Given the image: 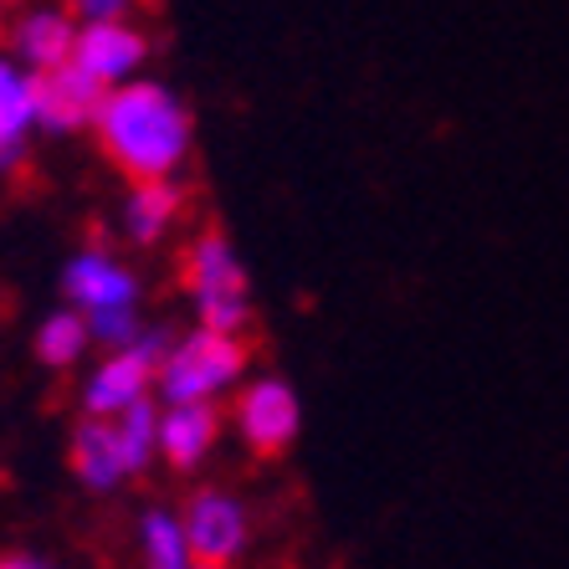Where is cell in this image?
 <instances>
[{"mask_svg":"<svg viewBox=\"0 0 569 569\" xmlns=\"http://www.w3.org/2000/svg\"><path fill=\"white\" fill-rule=\"evenodd\" d=\"M72 472L88 482L93 492H108L113 482H123V451H119V431L108 416H88L72 431Z\"/></svg>","mask_w":569,"mask_h":569,"instance_id":"11","label":"cell"},{"mask_svg":"<svg viewBox=\"0 0 569 569\" xmlns=\"http://www.w3.org/2000/svg\"><path fill=\"white\" fill-rule=\"evenodd\" d=\"M139 549H144V569H190V543L180 529V513L170 508H149L139 518Z\"/></svg>","mask_w":569,"mask_h":569,"instance_id":"15","label":"cell"},{"mask_svg":"<svg viewBox=\"0 0 569 569\" xmlns=\"http://www.w3.org/2000/svg\"><path fill=\"white\" fill-rule=\"evenodd\" d=\"M247 370H252V345H247L241 333L196 329V333H186L180 345H170L154 385L170 406H186V400H216Z\"/></svg>","mask_w":569,"mask_h":569,"instance_id":"3","label":"cell"},{"mask_svg":"<svg viewBox=\"0 0 569 569\" xmlns=\"http://www.w3.org/2000/svg\"><path fill=\"white\" fill-rule=\"evenodd\" d=\"M144 57H149V37L139 27H129L123 16L119 21H82L78 47H72V62L103 88L129 82L144 67Z\"/></svg>","mask_w":569,"mask_h":569,"instance_id":"7","label":"cell"},{"mask_svg":"<svg viewBox=\"0 0 569 569\" xmlns=\"http://www.w3.org/2000/svg\"><path fill=\"white\" fill-rule=\"evenodd\" d=\"M0 569H52V565H41L31 555H0Z\"/></svg>","mask_w":569,"mask_h":569,"instance_id":"20","label":"cell"},{"mask_svg":"<svg viewBox=\"0 0 569 569\" xmlns=\"http://www.w3.org/2000/svg\"><path fill=\"white\" fill-rule=\"evenodd\" d=\"M231 416H237L241 441H247L262 462L282 457V451L298 441V431H303V400H298V390H292L282 375H257V380L241 385Z\"/></svg>","mask_w":569,"mask_h":569,"instance_id":"4","label":"cell"},{"mask_svg":"<svg viewBox=\"0 0 569 569\" xmlns=\"http://www.w3.org/2000/svg\"><path fill=\"white\" fill-rule=\"evenodd\" d=\"M37 123L31 108V78H21L11 62H0V170L21 154V139Z\"/></svg>","mask_w":569,"mask_h":569,"instance_id":"14","label":"cell"},{"mask_svg":"<svg viewBox=\"0 0 569 569\" xmlns=\"http://www.w3.org/2000/svg\"><path fill=\"white\" fill-rule=\"evenodd\" d=\"M186 288L200 308V329L247 333L252 323V282L226 231H200L186 252Z\"/></svg>","mask_w":569,"mask_h":569,"instance_id":"2","label":"cell"},{"mask_svg":"<svg viewBox=\"0 0 569 569\" xmlns=\"http://www.w3.org/2000/svg\"><path fill=\"white\" fill-rule=\"evenodd\" d=\"M93 133L129 186L174 180L196 149V119L164 82H119L93 113Z\"/></svg>","mask_w":569,"mask_h":569,"instance_id":"1","label":"cell"},{"mask_svg":"<svg viewBox=\"0 0 569 569\" xmlns=\"http://www.w3.org/2000/svg\"><path fill=\"white\" fill-rule=\"evenodd\" d=\"M190 569H231V565H190Z\"/></svg>","mask_w":569,"mask_h":569,"instance_id":"21","label":"cell"},{"mask_svg":"<svg viewBox=\"0 0 569 569\" xmlns=\"http://www.w3.org/2000/svg\"><path fill=\"white\" fill-rule=\"evenodd\" d=\"M88 339H93V333H88V313H82V308H72V313H57V318H47V323H41L37 355H41V365L67 370V365H78V359H82Z\"/></svg>","mask_w":569,"mask_h":569,"instance_id":"17","label":"cell"},{"mask_svg":"<svg viewBox=\"0 0 569 569\" xmlns=\"http://www.w3.org/2000/svg\"><path fill=\"white\" fill-rule=\"evenodd\" d=\"M164 355H170V339L159 329H144L133 345L113 349V355L103 359V370L93 375V385H88V416H113L129 411L133 400L149 396V385L159 380V365H164Z\"/></svg>","mask_w":569,"mask_h":569,"instance_id":"5","label":"cell"},{"mask_svg":"<svg viewBox=\"0 0 569 569\" xmlns=\"http://www.w3.org/2000/svg\"><path fill=\"white\" fill-rule=\"evenodd\" d=\"M129 0H67V16H82V21H119Z\"/></svg>","mask_w":569,"mask_h":569,"instance_id":"19","label":"cell"},{"mask_svg":"<svg viewBox=\"0 0 569 569\" xmlns=\"http://www.w3.org/2000/svg\"><path fill=\"white\" fill-rule=\"evenodd\" d=\"M62 288L82 313H98V308H129L133 292H139V282H133L129 267H119L108 252H82L78 262L67 267Z\"/></svg>","mask_w":569,"mask_h":569,"instance_id":"10","label":"cell"},{"mask_svg":"<svg viewBox=\"0 0 569 569\" xmlns=\"http://www.w3.org/2000/svg\"><path fill=\"white\" fill-rule=\"evenodd\" d=\"M72 47H78V21L67 11H37L16 27V52L27 57L37 72L72 62Z\"/></svg>","mask_w":569,"mask_h":569,"instance_id":"12","label":"cell"},{"mask_svg":"<svg viewBox=\"0 0 569 569\" xmlns=\"http://www.w3.org/2000/svg\"><path fill=\"white\" fill-rule=\"evenodd\" d=\"M113 431H119V451H123V472H144L159 451V411L154 400H133L129 411L113 416Z\"/></svg>","mask_w":569,"mask_h":569,"instance_id":"16","label":"cell"},{"mask_svg":"<svg viewBox=\"0 0 569 569\" xmlns=\"http://www.w3.org/2000/svg\"><path fill=\"white\" fill-rule=\"evenodd\" d=\"M180 529H186L196 565H231L252 539V518H247L241 498H231L221 488H200L180 508Z\"/></svg>","mask_w":569,"mask_h":569,"instance_id":"6","label":"cell"},{"mask_svg":"<svg viewBox=\"0 0 569 569\" xmlns=\"http://www.w3.org/2000/svg\"><path fill=\"white\" fill-rule=\"evenodd\" d=\"M216 437H221V411L216 400H186V406H170L159 416V451L174 472H196L206 457H211Z\"/></svg>","mask_w":569,"mask_h":569,"instance_id":"9","label":"cell"},{"mask_svg":"<svg viewBox=\"0 0 569 569\" xmlns=\"http://www.w3.org/2000/svg\"><path fill=\"white\" fill-rule=\"evenodd\" d=\"M0 482H6V472H0Z\"/></svg>","mask_w":569,"mask_h":569,"instance_id":"23","label":"cell"},{"mask_svg":"<svg viewBox=\"0 0 569 569\" xmlns=\"http://www.w3.org/2000/svg\"><path fill=\"white\" fill-rule=\"evenodd\" d=\"M103 93H108L103 82H93L78 62L47 67V72L31 78V108H37V119L52 133H72V129H82V123H93Z\"/></svg>","mask_w":569,"mask_h":569,"instance_id":"8","label":"cell"},{"mask_svg":"<svg viewBox=\"0 0 569 569\" xmlns=\"http://www.w3.org/2000/svg\"><path fill=\"white\" fill-rule=\"evenodd\" d=\"M0 6H11V0H0Z\"/></svg>","mask_w":569,"mask_h":569,"instance_id":"22","label":"cell"},{"mask_svg":"<svg viewBox=\"0 0 569 569\" xmlns=\"http://www.w3.org/2000/svg\"><path fill=\"white\" fill-rule=\"evenodd\" d=\"M88 333L103 339L108 349H123V345H133V339L144 333V323H139L133 303L129 308H98V313H88Z\"/></svg>","mask_w":569,"mask_h":569,"instance_id":"18","label":"cell"},{"mask_svg":"<svg viewBox=\"0 0 569 569\" xmlns=\"http://www.w3.org/2000/svg\"><path fill=\"white\" fill-rule=\"evenodd\" d=\"M180 206H186V190L174 180H149V186H133L129 206H123V226H129V237L139 247H154L180 216Z\"/></svg>","mask_w":569,"mask_h":569,"instance_id":"13","label":"cell"}]
</instances>
